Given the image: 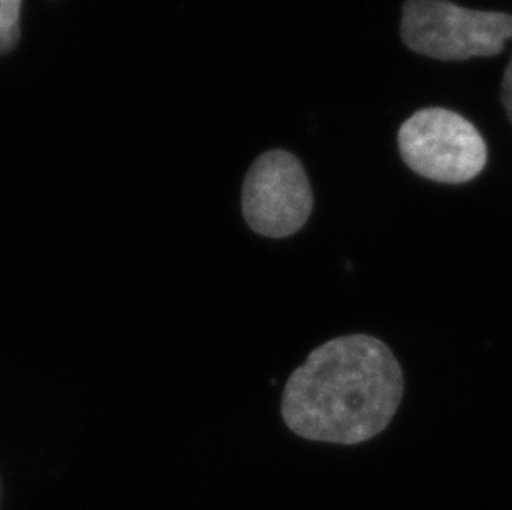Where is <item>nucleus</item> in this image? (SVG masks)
Here are the masks:
<instances>
[{
  "label": "nucleus",
  "mask_w": 512,
  "mask_h": 510,
  "mask_svg": "<svg viewBox=\"0 0 512 510\" xmlns=\"http://www.w3.org/2000/svg\"><path fill=\"white\" fill-rule=\"evenodd\" d=\"M403 396V371L378 338L348 335L315 348L292 373L282 416L310 441L365 443L387 428Z\"/></svg>",
  "instance_id": "1"
},
{
  "label": "nucleus",
  "mask_w": 512,
  "mask_h": 510,
  "mask_svg": "<svg viewBox=\"0 0 512 510\" xmlns=\"http://www.w3.org/2000/svg\"><path fill=\"white\" fill-rule=\"evenodd\" d=\"M401 39L413 52L445 62L493 57L512 39V15L464 9L450 0H406Z\"/></svg>",
  "instance_id": "2"
},
{
  "label": "nucleus",
  "mask_w": 512,
  "mask_h": 510,
  "mask_svg": "<svg viewBox=\"0 0 512 510\" xmlns=\"http://www.w3.org/2000/svg\"><path fill=\"white\" fill-rule=\"evenodd\" d=\"M398 148L408 168L436 183H468L488 161L476 126L445 108H423L410 116L398 131Z\"/></svg>",
  "instance_id": "3"
},
{
  "label": "nucleus",
  "mask_w": 512,
  "mask_h": 510,
  "mask_svg": "<svg viewBox=\"0 0 512 510\" xmlns=\"http://www.w3.org/2000/svg\"><path fill=\"white\" fill-rule=\"evenodd\" d=\"M312 207L309 178L294 154L272 150L254 161L242 186V212L252 231L272 239L292 236Z\"/></svg>",
  "instance_id": "4"
},
{
  "label": "nucleus",
  "mask_w": 512,
  "mask_h": 510,
  "mask_svg": "<svg viewBox=\"0 0 512 510\" xmlns=\"http://www.w3.org/2000/svg\"><path fill=\"white\" fill-rule=\"evenodd\" d=\"M20 5L22 0H0V53L9 52L19 40Z\"/></svg>",
  "instance_id": "5"
},
{
  "label": "nucleus",
  "mask_w": 512,
  "mask_h": 510,
  "mask_svg": "<svg viewBox=\"0 0 512 510\" xmlns=\"http://www.w3.org/2000/svg\"><path fill=\"white\" fill-rule=\"evenodd\" d=\"M501 102H503L509 121L512 123V57L503 77V90H501Z\"/></svg>",
  "instance_id": "6"
}]
</instances>
